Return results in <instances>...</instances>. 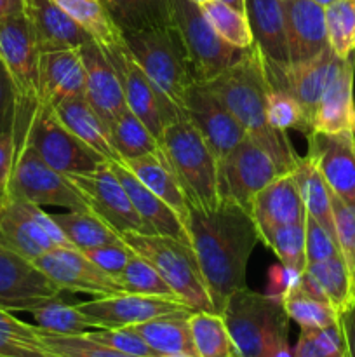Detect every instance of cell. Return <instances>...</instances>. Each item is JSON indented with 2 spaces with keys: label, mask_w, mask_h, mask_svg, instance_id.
<instances>
[{
  "label": "cell",
  "mask_w": 355,
  "mask_h": 357,
  "mask_svg": "<svg viewBox=\"0 0 355 357\" xmlns=\"http://www.w3.org/2000/svg\"><path fill=\"white\" fill-rule=\"evenodd\" d=\"M191 248L204 274L214 312L221 314L233 293L246 288V272L260 234L247 209L221 199L214 209L188 206Z\"/></svg>",
  "instance_id": "cell-1"
},
{
  "label": "cell",
  "mask_w": 355,
  "mask_h": 357,
  "mask_svg": "<svg viewBox=\"0 0 355 357\" xmlns=\"http://www.w3.org/2000/svg\"><path fill=\"white\" fill-rule=\"evenodd\" d=\"M205 86L225 103L253 142L267 150L285 173L292 171L299 155L292 150L287 135L274 129L268 122L270 84L265 72L263 56L254 45L247 49L235 65L209 80Z\"/></svg>",
  "instance_id": "cell-2"
},
{
  "label": "cell",
  "mask_w": 355,
  "mask_h": 357,
  "mask_svg": "<svg viewBox=\"0 0 355 357\" xmlns=\"http://www.w3.org/2000/svg\"><path fill=\"white\" fill-rule=\"evenodd\" d=\"M127 51L150 82L184 114V100L197 84L194 65L176 24L122 31ZM200 84V82H198Z\"/></svg>",
  "instance_id": "cell-3"
},
{
  "label": "cell",
  "mask_w": 355,
  "mask_h": 357,
  "mask_svg": "<svg viewBox=\"0 0 355 357\" xmlns=\"http://www.w3.org/2000/svg\"><path fill=\"white\" fill-rule=\"evenodd\" d=\"M164 159L180 181L188 206L209 211L221 202L219 162L187 117L164 128L159 139Z\"/></svg>",
  "instance_id": "cell-4"
},
{
  "label": "cell",
  "mask_w": 355,
  "mask_h": 357,
  "mask_svg": "<svg viewBox=\"0 0 355 357\" xmlns=\"http://www.w3.org/2000/svg\"><path fill=\"white\" fill-rule=\"evenodd\" d=\"M122 241L145 258L167 282L180 302L194 312H214L204 274L191 244L159 234H124Z\"/></svg>",
  "instance_id": "cell-5"
},
{
  "label": "cell",
  "mask_w": 355,
  "mask_h": 357,
  "mask_svg": "<svg viewBox=\"0 0 355 357\" xmlns=\"http://www.w3.org/2000/svg\"><path fill=\"white\" fill-rule=\"evenodd\" d=\"M237 352L260 357L270 342L287 338L289 317L281 296L263 295L242 288L233 293L221 312Z\"/></svg>",
  "instance_id": "cell-6"
},
{
  "label": "cell",
  "mask_w": 355,
  "mask_h": 357,
  "mask_svg": "<svg viewBox=\"0 0 355 357\" xmlns=\"http://www.w3.org/2000/svg\"><path fill=\"white\" fill-rule=\"evenodd\" d=\"M14 135L16 143L26 142L45 164L65 176L94 173L110 162L106 157L70 132L58 121L52 108L44 105L37 103L30 122Z\"/></svg>",
  "instance_id": "cell-7"
},
{
  "label": "cell",
  "mask_w": 355,
  "mask_h": 357,
  "mask_svg": "<svg viewBox=\"0 0 355 357\" xmlns=\"http://www.w3.org/2000/svg\"><path fill=\"white\" fill-rule=\"evenodd\" d=\"M16 145V162L7 195L24 199L37 206H58L68 211H90L82 192L68 176L45 164L26 142H17Z\"/></svg>",
  "instance_id": "cell-8"
},
{
  "label": "cell",
  "mask_w": 355,
  "mask_h": 357,
  "mask_svg": "<svg viewBox=\"0 0 355 357\" xmlns=\"http://www.w3.org/2000/svg\"><path fill=\"white\" fill-rule=\"evenodd\" d=\"M0 246L30 261L54 248H73L42 206L10 195L0 208Z\"/></svg>",
  "instance_id": "cell-9"
},
{
  "label": "cell",
  "mask_w": 355,
  "mask_h": 357,
  "mask_svg": "<svg viewBox=\"0 0 355 357\" xmlns=\"http://www.w3.org/2000/svg\"><path fill=\"white\" fill-rule=\"evenodd\" d=\"M174 24L180 30L200 84L216 79L247 52V49L228 44L212 28L200 6L191 0H174Z\"/></svg>",
  "instance_id": "cell-10"
},
{
  "label": "cell",
  "mask_w": 355,
  "mask_h": 357,
  "mask_svg": "<svg viewBox=\"0 0 355 357\" xmlns=\"http://www.w3.org/2000/svg\"><path fill=\"white\" fill-rule=\"evenodd\" d=\"M284 173L267 150L246 136L219 160V194L249 211L254 195Z\"/></svg>",
  "instance_id": "cell-11"
},
{
  "label": "cell",
  "mask_w": 355,
  "mask_h": 357,
  "mask_svg": "<svg viewBox=\"0 0 355 357\" xmlns=\"http://www.w3.org/2000/svg\"><path fill=\"white\" fill-rule=\"evenodd\" d=\"M104 54L117 70L127 108L148 128V131L157 139H160L167 124L184 117L183 112L169 98L162 96L157 87L150 82L146 73L134 61L125 45L117 51H104Z\"/></svg>",
  "instance_id": "cell-12"
},
{
  "label": "cell",
  "mask_w": 355,
  "mask_h": 357,
  "mask_svg": "<svg viewBox=\"0 0 355 357\" xmlns=\"http://www.w3.org/2000/svg\"><path fill=\"white\" fill-rule=\"evenodd\" d=\"M340 63L341 58H338L331 47H327L319 56L303 63L274 65L265 61V72L270 87L285 91L298 101L310 128L313 129V117L320 98L336 73Z\"/></svg>",
  "instance_id": "cell-13"
},
{
  "label": "cell",
  "mask_w": 355,
  "mask_h": 357,
  "mask_svg": "<svg viewBox=\"0 0 355 357\" xmlns=\"http://www.w3.org/2000/svg\"><path fill=\"white\" fill-rule=\"evenodd\" d=\"M38 52L24 13L0 17V59L17 91V105H37Z\"/></svg>",
  "instance_id": "cell-14"
},
{
  "label": "cell",
  "mask_w": 355,
  "mask_h": 357,
  "mask_svg": "<svg viewBox=\"0 0 355 357\" xmlns=\"http://www.w3.org/2000/svg\"><path fill=\"white\" fill-rule=\"evenodd\" d=\"M86 197L90 211L103 220L111 230L124 234H146L141 218L136 213L127 192L111 169L110 162L89 174L68 176Z\"/></svg>",
  "instance_id": "cell-15"
},
{
  "label": "cell",
  "mask_w": 355,
  "mask_h": 357,
  "mask_svg": "<svg viewBox=\"0 0 355 357\" xmlns=\"http://www.w3.org/2000/svg\"><path fill=\"white\" fill-rule=\"evenodd\" d=\"M184 117L200 132L218 162L247 136L232 112L205 84H194L184 100Z\"/></svg>",
  "instance_id": "cell-16"
},
{
  "label": "cell",
  "mask_w": 355,
  "mask_h": 357,
  "mask_svg": "<svg viewBox=\"0 0 355 357\" xmlns=\"http://www.w3.org/2000/svg\"><path fill=\"white\" fill-rule=\"evenodd\" d=\"M77 309L94 324V328H108V330L134 326L160 316L191 310L180 300L134 295V293L97 296L89 302L77 303Z\"/></svg>",
  "instance_id": "cell-17"
},
{
  "label": "cell",
  "mask_w": 355,
  "mask_h": 357,
  "mask_svg": "<svg viewBox=\"0 0 355 357\" xmlns=\"http://www.w3.org/2000/svg\"><path fill=\"white\" fill-rule=\"evenodd\" d=\"M61 291L86 293L94 296L118 295L117 279L97 267L77 248H54L33 261Z\"/></svg>",
  "instance_id": "cell-18"
},
{
  "label": "cell",
  "mask_w": 355,
  "mask_h": 357,
  "mask_svg": "<svg viewBox=\"0 0 355 357\" xmlns=\"http://www.w3.org/2000/svg\"><path fill=\"white\" fill-rule=\"evenodd\" d=\"M58 296L61 289L33 261L0 246V309L28 312Z\"/></svg>",
  "instance_id": "cell-19"
},
{
  "label": "cell",
  "mask_w": 355,
  "mask_h": 357,
  "mask_svg": "<svg viewBox=\"0 0 355 357\" xmlns=\"http://www.w3.org/2000/svg\"><path fill=\"white\" fill-rule=\"evenodd\" d=\"M308 153L336 197L355 208V132H310Z\"/></svg>",
  "instance_id": "cell-20"
},
{
  "label": "cell",
  "mask_w": 355,
  "mask_h": 357,
  "mask_svg": "<svg viewBox=\"0 0 355 357\" xmlns=\"http://www.w3.org/2000/svg\"><path fill=\"white\" fill-rule=\"evenodd\" d=\"M79 51L86 68V100L110 131L115 121L127 110L118 73L94 40L84 44Z\"/></svg>",
  "instance_id": "cell-21"
},
{
  "label": "cell",
  "mask_w": 355,
  "mask_h": 357,
  "mask_svg": "<svg viewBox=\"0 0 355 357\" xmlns=\"http://www.w3.org/2000/svg\"><path fill=\"white\" fill-rule=\"evenodd\" d=\"M284 7L285 40L289 63L313 59L329 47L326 13L313 0H281Z\"/></svg>",
  "instance_id": "cell-22"
},
{
  "label": "cell",
  "mask_w": 355,
  "mask_h": 357,
  "mask_svg": "<svg viewBox=\"0 0 355 357\" xmlns=\"http://www.w3.org/2000/svg\"><path fill=\"white\" fill-rule=\"evenodd\" d=\"M23 13L30 21L40 54L80 49L93 40V37L54 0H24Z\"/></svg>",
  "instance_id": "cell-23"
},
{
  "label": "cell",
  "mask_w": 355,
  "mask_h": 357,
  "mask_svg": "<svg viewBox=\"0 0 355 357\" xmlns=\"http://www.w3.org/2000/svg\"><path fill=\"white\" fill-rule=\"evenodd\" d=\"M75 96H86V68L79 49L40 54L37 103L54 108Z\"/></svg>",
  "instance_id": "cell-24"
},
{
  "label": "cell",
  "mask_w": 355,
  "mask_h": 357,
  "mask_svg": "<svg viewBox=\"0 0 355 357\" xmlns=\"http://www.w3.org/2000/svg\"><path fill=\"white\" fill-rule=\"evenodd\" d=\"M110 166L120 180L122 187L127 192L136 213L145 225L146 234L169 236L191 244L187 225L181 222V218L174 213L173 208H169L162 199L157 197L150 188H146L122 160L120 162H110Z\"/></svg>",
  "instance_id": "cell-25"
},
{
  "label": "cell",
  "mask_w": 355,
  "mask_h": 357,
  "mask_svg": "<svg viewBox=\"0 0 355 357\" xmlns=\"http://www.w3.org/2000/svg\"><path fill=\"white\" fill-rule=\"evenodd\" d=\"M355 54L341 59L336 73L324 91L313 117L312 132H355L354 100Z\"/></svg>",
  "instance_id": "cell-26"
},
{
  "label": "cell",
  "mask_w": 355,
  "mask_h": 357,
  "mask_svg": "<svg viewBox=\"0 0 355 357\" xmlns=\"http://www.w3.org/2000/svg\"><path fill=\"white\" fill-rule=\"evenodd\" d=\"M249 213L258 232L270 227L305 222L306 209L292 173L281 174L261 188L251 202Z\"/></svg>",
  "instance_id": "cell-27"
},
{
  "label": "cell",
  "mask_w": 355,
  "mask_h": 357,
  "mask_svg": "<svg viewBox=\"0 0 355 357\" xmlns=\"http://www.w3.org/2000/svg\"><path fill=\"white\" fill-rule=\"evenodd\" d=\"M298 284L315 298L331 303L338 314L355 303V282L345 258L340 255L306 265Z\"/></svg>",
  "instance_id": "cell-28"
},
{
  "label": "cell",
  "mask_w": 355,
  "mask_h": 357,
  "mask_svg": "<svg viewBox=\"0 0 355 357\" xmlns=\"http://www.w3.org/2000/svg\"><path fill=\"white\" fill-rule=\"evenodd\" d=\"M246 16L254 47L261 52L265 61L289 65L284 7L281 0H246Z\"/></svg>",
  "instance_id": "cell-29"
},
{
  "label": "cell",
  "mask_w": 355,
  "mask_h": 357,
  "mask_svg": "<svg viewBox=\"0 0 355 357\" xmlns=\"http://www.w3.org/2000/svg\"><path fill=\"white\" fill-rule=\"evenodd\" d=\"M52 112L70 132L87 143L90 149L106 157L110 162H120L122 159L118 157L115 146L111 145L110 131L100 119V115L87 103L86 96L68 98L56 105Z\"/></svg>",
  "instance_id": "cell-30"
},
{
  "label": "cell",
  "mask_w": 355,
  "mask_h": 357,
  "mask_svg": "<svg viewBox=\"0 0 355 357\" xmlns=\"http://www.w3.org/2000/svg\"><path fill=\"white\" fill-rule=\"evenodd\" d=\"M194 310L160 316L146 323L129 326L160 357H198L190 330Z\"/></svg>",
  "instance_id": "cell-31"
},
{
  "label": "cell",
  "mask_w": 355,
  "mask_h": 357,
  "mask_svg": "<svg viewBox=\"0 0 355 357\" xmlns=\"http://www.w3.org/2000/svg\"><path fill=\"white\" fill-rule=\"evenodd\" d=\"M122 162L136 174V178H138L146 188H150L157 197H160L169 208H173L174 213L181 218V222L187 225V195H184L178 178L174 176V173L171 171L169 164L164 159V153L162 155H145L139 157V159L122 160Z\"/></svg>",
  "instance_id": "cell-32"
},
{
  "label": "cell",
  "mask_w": 355,
  "mask_h": 357,
  "mask_svg": "<svg viewBox=\"0 0 355 357\" xmlns=\"http://www.w3.org/2000/svg\"><path fill=\"white\" fill-rule=\"evenodd\" d=\"M66 14L73 17L96 44L106 52L125 45L120 28L115 24L103 0H54Z\"/></svg>",
  "instance_id": "cell-33"
},
{
  "label": "cell",
  "mask_w": 355,
  "mask_h": 357,
  "mask_svg": "<svg viewBox=\"0 0 355 357\" xmlns=\"http://www.w3.org/2000/svg\"><path fill=\"white\" fill-rule=\"evenodd\" d=\"M291 173L296 181V187L299 190V195L303 199V204H305L306 215L315 218L336 239L331 190L326 181H324L320 171L310 160V157L299 155L298 162L292 167Z\"/></svg>",
  "instance_id": "cell-34"
},
{
  "label": "cell",
  "mask_w": 355,
  "mask_h": 357,
  "mask_svg": "<svg viewBox=\"0 0 355 357\" xmlns=\"http://www.w3.org/2000/svg\"><path fill=\"white\" fill-rule=\"evenodd\" d=\"M106 9L122 31L174 24V0H108Z\"/></svg>",
  "instance_id": "cell-35"
},
{
  "label": "cell",
  "mask_w": 355,
  "mask_h": 357,
  "mask_svg": "<svg viewBox=\"0 0 355 357\" xmlns=\"http://www.w3.org/2000/svg\"><path fill=\"white\" fill-rule=\"evenodd\" d=\"M0 357H59L42 340L37 324L17 319L0 309Z\"/></svg>",
  "instance_id": "cell-36"
},
{
  "label": "cell",
  "mask_w": 355,
  "mask_h": 357,
  "mask_svg": "<svg viewBox=\"0 0 355 357\" xmlns=\"http://www.w3.org/2000/svg\"><path fill=\"white\" fill-rule=\"evenodd\" d=\"M52 218L70 244L80 251L93 250L120 239V236L93 211H66L63 215H52Z\"/></svg>",
  "instance_id": "cell-37"
},
{
  "label": "cell",
  "mask_w": 355,
  "mask_h": 357,
  "mask_svg": "<svg viewBox=\"0 0 355 357\" xmlns=\"http://www.w3.org/2000/svg\"><path fill=\"white\" fill-rule=\"evenodd\" d=\"M110 139L122 160L139 159L145 155H162L159 139L129 108L110 128Z\"/></svg>",
  "instance_id": "cell-38"
},
{
  "label": "cell",
  "mask_w": 355,
  "mask_h": 357,
  "mask_svg": "<svg viewBox=\"0 0 355 357\" xmlns=\"http://www.w3.org/2000/svg\"><path fill=\"white\" fill-rule=\"evenodd\" d=\"M190 330L198 357H235L239 354L221 314L205 310L191 312Z\"/></svg>",
  "instance_id": "cell-39"
},
{
  "label": "cell",
  "mask_w": 355,
  "mask_h": 357,
  "mask_svg": "<svg viewBox=\"0 0 355 357\" xmlns=\"http://www.w3.org/2000/svg\"><path fill=\"white\" fill-rule=\"evenodd\" d=\"M281 300L289 319L299 328H326L340 321V314L331 303L306 293L298 281L285 289Z\"/></svg>",
  "instance_id": "cell-40"
},
{
  "label": "cell",
  "mask_w": 355,
  "mask_h": 357,
  "mask_svg": "<svg viewBox=\"0 0 355 357\" xmlns=\"http://www.w3.org/2000/svg\"><path fill=\"white\" fill-rule=\"evenodd\" d=\"M260 239L281 260L282 267L299 275L306 268L305 257V222L270 227L260 230Z\"/></svg>",
  "instance_id": "cell-41"
},
{
  "label": "cell",
  "mask_w": 355,
  "mask_h": 357,
  "mask_svg": "<svg viewBox=\"0 0 355 357\" xmlns=\"http://www.w3.org/2000/svg\"><path fill=\"white\" fill-rule=\"evenodd\" d=\"M33 316L38 328L58 335H82L96 330L94 324L77 309V305H68L61 298H52L40 305L28 310Z\"/></svg>",
  "instance_id": "cell-42"
},
{
  "label": "cell",
  "mask_w": 355,
  "mask_h": 357,
  "mask_svg": "<svg viewBox=\"0 0 355 357\" xmlns=\"http://www.w3.org/2000/svg\"><path fill=\"white\" fill-rule=\"evenodd\" d=\"M200 9L204 16L207 17L209 23L212 24V28L228 44L240 49L253 47V33H251V26L246 14L233 9L232 6L221 2V0H207V2L200 3Z\"/></svg>",
  "instance_id": "cell-43"
},
{
  "label": "cell",
  "mask_w": 355,
  "mask_h": 357,
  "mask_svg": "<svg viewBox=\"0 0 355 357\" xmlns=\"http://www.w3.org/2000/svg\"><path fill=\"white\" fill-rule=\"evenodd\" d=\"M329 47L338 58L355 54V6L352 0H336L324 7Z\"/></svg>",
  "instance_id": "cell-44"
},
{
  "label": "cell",
  "mask_w": 355,
  "mask_h": 357,
  "mask_svg": "<svg viewBox=\"0 0 355 357\" xmlns=\"http://www.w3.org/2000/svg\"><path fill=\"white\" fill-rule=\"evenodd\" d=\"M117 282L120 284L124 293H134V295H146V296H164V298H174L173 289L167 286L159 275V272L139 255L132 251V257L129 258L127 265L124 271L118 274Z\"/></svg>",
  "instance_id": "cell-45"
},
{
  "label": "cell",
  "mask_w": 355,
  "mask_h": 357,
  "mask_svg": "<svg viewBox=\"0 0 355 357\" xmlns=\"http://www.w3.org/2000/svg\"><path fill=\"white\" fill-rule=\"evenodd\" d=\"M40 331L42 340L45 342V345L59 357H138L125 354V352L117 351L113 347H108L104 344H100V342L87 337L86 333L58 335L42 330V328Z\"/></svg>",
  "instance_id": "cell-46"
},
{
  "label": "cell",
  "mask_w": 355,
  "mask_h": 357,
  "mask_svg": "<svg viewBox=\"0 0 355 357\" xmlns=\"http://www.w3.org/2000/svg\"><path fill=\"white\" fill-rule=\"evenodd\" d=\"M345 354L340 323L326 328H301L294 357H334Z\"/></svg>",
  "instance_id": "cell-47"
},
{
  "label": "cell",
  "mask_w": 355,
  "mask_h": 357,
  "mask_svg": "<svg viewBox=\"0 0 355 357\" xmlns=\"http://www.w3.org/2000/svg\"><path fill=\"white\" fill-rule=\"evenodd\" d=\"M267 114L268 122L277 131L285 132L289 129H296V131H301L305 135L312 132V128H310L308 121H306L298 101L291 94L285 93V91L270 87Z\"/></svg>",
  "instance_id": "cell-48"
},
{
  "label": "cell",
  "mask_w": 355,
  "mask_h": 357,
  "mask_svg": "<svg viewBox=\"0 0 355 357\" xmlns=\"http://www.w3.org/2000/svg\"><path fill=\"white\" fill-rule=\"evenodd\" d=\"M333 202L334 229H336V241L341 257L345 258L355 282V208L345 204L340 197L331 192Z\"/></svg>",
  "instance_id": "cell-49"
},
{
  "label": "cell",
  "mask_w": 355,
  "mask_h": 357,
  "mask_svg": "<svg viewBox=\"0 0 355 357\" xmlns=\"http://www.w3.org/2000/svg\"><path fill=\"white\" fill-rule=\"evenodd\" d=\"M86 335L89 338H93V340L100 342V344L117 349V351L125 352V354L138 357H160L134 330H132V328L129 326L113 328V330H108V328H96V330L87 331Z\"/></svg>",
  "instance_id": "cell-50"
},
{
  "label": "cell",
  "mask_w": 355,
  "mask_h": 357,
  "mask_svg": "<svg viewBox=\"0 0 355 357\" xmlns=\"http://www.w3.org/2000/svg\"><path fill=\"white\" fill-rule=\"evenodd\" d=\"M340 255L336 239L310 215L305 218V257L306 265L324 261Z\"/></svg>",
  "instance_id": "cell-51"
},
{
  "label": "cell",
  "mask_w": 355,
  "mask_h": 357,
  "mask_svg": "<svg viewBox=\"0 0 355 357\" xmlns=\"http://www.w3.org/2000/svg\"><path fill=\"white\" fill-rule=\"evenodd\" d=\"M89 260H93L94 264L100 268H103L106 274H110L111 278L117 279L118 274L125 268L129 258L132 257V250L127 244L122 241V237L115 243L104 244V246L93 248V250L82 251Z\"/></svg>",
  "instance_id": "cell-52"
},
{
  "label": "cell",
  "mask_w": 355,
  "mask_h": 357,
  "mask_svg": "<svg viewBox=\"0 0 355 357\" xmlns=\"http://www.w3.org/2000/svg\"><path fill=\"white\" fill-rule=\"evenodd\" d=\"M17 115V91L0 59V135L14 131Z\"/></svg>",
  "instance_id": "cell-53"
},
{
  "label": "cell",
  "mask_w": 355,
  "mask_h": 357,
  "mask_svg": "<svg viewBox=\"0 0 355 357\" xmlns=\"http://www.w3.org/2000/svg\"><path fill=\"white\" fill-rule=\"evenodd\" d=\"M16 135L7 131L0 135V199L7 197L10 176H13L14 162H16Z\"/></svg>",
  "instance_id": "cell-54"
},
{
  "label": "cell",
  "mask_w": 355,
  "mask_h": 357,
  "mask_svg": "<svg viewBox=\"0 0 355 357\" xmlns=\"http://www.w3.org/2000/svg\"><path fill=\"white\" fill-rule=\"evenodd\" d=\"M340 328L345 340V357H355V303L340 314Z\"/></svg>",
  "instance_id": "cell-55"
},
{
  "label": "cell",
  "mask_w": 355,
  "mask_h": 357,
  "mask_svg": "<svg viewBox=\"0 0 355 357\" xmlns=\"http://www.w3.org/2000/svg\"><path fill=\"white\" fill-rule=\"evenodd\" d=\"M260 357H294V349L289 345L287 338H278V340L270 342Z\"/></svg>",
  "instance_id": "cell-56"
},
{
  "label": "cell",
  "mask_w": 355,
  "mask_h": 357,
  "mask_svg": "<svg viewBox=\"0 0 355 357\" xmlns=\"http://www.w3.org/2000/svg\"><path fill=\"white\" fill-rule=\"evenodd\" d=\"M24 0H0V17L23 13Z\"/></svg>",
  "instance_id": "cell-57"
},
{
  "label": "cell",
  "mask_w": 355,
  "mask_h": 357,
  "mask_svg": "<svg viewBox=\"0 0 355 357\" xmlns=\"http://www.w3.org/2000/svg\"><path fill=\"white\" fill-rule=\"evenodd\" d=\"M191 2H195L200 6V3L207 2V0H191ZM221 2L228 3V6L233 7V9H237V10H240V13L246 14V0H221Z\"/></svg>",
  "instance_id": "cell-58"
},
{
  "label": "cell",
  "mask_w": 355,
  "mask_h": 357,
  "mask_svg": "<svg viewBox=\"0 0 355 357\" xmlns=\"http://www.w3.org/2000/svg\"><path fill=\"white\" fill-rule=\"evenodd\" d=\"M313 2L320 3V6H322V7H327V6H329V3L336 2V0H313Z\"/></svg>",
  "instance_id": "cell-59"
},
{
  "label": "cell",
  "mask_w": 355,
  "mask_h": 357,
  "mask_svg": "<svg viewBox=\"0 0 355 357\" xmlns=\"http://www.w3.org/2000/svg\"><path fill=\"white\" fill-rule=\"evenodd\" d=\"M2 202H3V199H0V208H2Z\"/></svg>",
  "instance_id": "cell-60"
},
{
  "label": "cell",
  "mask_w": 355,
  "mask_h": 357,
  "mask_svg": "<svg viewBox=\"0 0 355 357\" xmlns=\"http://www.w3.org/2000/svg\"><path fill=\"white\" fill-rule=\"evenodd\" d=\"M334 357H345V354H340V356H334Z\"/></svg>",
  "instance_id": "cell-61"
},
{
  "label": "cell",
  "mask_w": 355,
  "mask_h": 357,
  "mask_svg": "<svg viewBox=\"0 0 355 357\" xmlns=\"http://www.w3.org/2000/svg\"><path fill=\"white\" fill-rule=\"evenodd\" d=\"M103 2H104V6H106V3H108V0H103Z\"/></svg>",
  "instance_id": "cell-62"
},
{
  "label": "cell",
  "mask_w": 355,
  "mask_h": 357,
  "mask_svg": "<svg viewBox=\"0 0 355 357\" xmlns=\"http://www.w3.org/2000/svg\"><path fill=\"white\" fill-rule=\"evenodd\" d=\"M235 357H242V356H240V354H237V356H235Z\"/></svg>",
  "instance_id": "cell-63"
},
{
  "label": "cell",
  "mask_w": 355,
  "mask_h": 357,
  "mask_svg": "<svg viewBox=\"0 0 355 357\" xmlns=\"http://www.w3.org/2000/svg\"><path fill=\"white\" fill-rule=\"evenodd\" d=\"M352 2H354V6H355V0H352Z\"/></svg>",
  "instance_id": "cell-64"
}]
</instances>
